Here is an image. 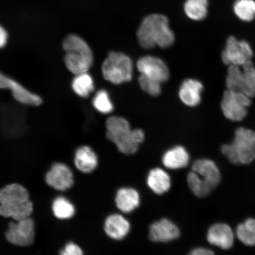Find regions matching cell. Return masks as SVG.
Returning a JSON list of instances; mask_svg holds the SVG:
<instances>
[{"label":"cell","instance_id":"603a6c76","mask_svg":"<svg viewBox=\"0 0 255 255\" xmlns=\"http://www.w3.org/2000/svg\"><path fill=\"white\" fill-rule=\"evenodd\" d=\"M29 200L27 190L20 184H8L0 190V204L20 203Z\"/></svg>","mask_w":255,"mask_h":255},{"label":"cell","instance_id":"836d02e7","mask_svg":"<svg viewBox=\"0 0 255 255\" xmlns=\"http://www.w3.org/2000/svg\"><path fill=\"white\" fill-rule=\"evenodd\" d=\"M8 33L5 28L0 25V49L4 48L7 43Z\"/></svg>","mask_w":255,"mask_h":255},{"label":"cell","instance_id":"8992f818","mask_svg":"<svg viewBox=\"0 0 255 255\" xmlns=\"http://www.w3.org/2000/svg\"><path fill=\"white\" fill-rule=\"evenodd\" d=\"M226 88L238 91L251 98L255 97V67L250 61L242 66H228L226 78Z\"/></svg>","mask_w":255,"mask_h":255},{"label":"cell","instance_id":"ffe728a7","mask_svg":"<svg viewBox=\"0 0 255 255\" xmlns=\"http://www.w3.org/2000/svg\"><path fill=\"white\" fill-rule=\"evenodd\" d=\"M33 212V205L30 200L20 203L0 204V215L11 218L14 221L30 218Z\"/></svg>","mask_w":255,"mask_h":255},{"label":"cell","instance_id":"5bb4252c","mask_svg":"<svg viewBox=\"0 0 255 255\" xmlns=\"http://www.w3.org/2000/svg\"><path fill=\"white\" fill-rule=\"evenodd\" d=\"M178 226L170 220L162 219L153 223L149 228V238L152 242L167 243L179 238Z\"/></svg>","mask_w":255,"mask_h":255},{"label":"cell","instance_id":"83f0119b","mask_svg":"<svg viewBox=\"0 0 255 255\" xmlns=\"http://www.w3.org/2000/svg\"><path fill=\"white\" fill-rule=\"evenodd\" d=\"M236 15L244 21H251L255 18V0H237L234 5Z\"/></svg>","mask_w":255,"mask_h":255},{"label":"cell","instance_id":"d4e9b609","mask_svg":"<svg viewBox=\"0 0 255 255\" xmlns=\"http://www.w3.org/2000/svg\"><path fill=\"white\" fill-rule=\"evenodd\" d=\"M208 0H186L184 11L187 17L193 21H201L208 13Z\"/></svg>","mask_w":255,"mask_h":255},{"label":"cell","instance_id":"7402d4cb","mask_svg":"<svg viewBox=\"0 0 255 255\" xmlns=\"http://www.w3.org/2000/svg\"><path fill=\"white\" fill-rule=\"evenodd\" d=\"M146 183L153 192L161 195L170 190L171 180L166 171L160 168H155L149 171Z\"/></svg>","mask_w":255,"mask_h":255},{"label":"cell","instance_id":"f546056e","mask_svg":"<svg viewBox=\"0 0 255 255\" xmlns=\"http://www.w3.org/2000/svg\"><path fill=\"white\" fill-rule=\"evenodd\" d=\"M92 103L95 109L101 114H108L114 110V105L110 95L105 90L99 91L95 94Z\"/></svg>","mask_w":255,"mask_h":255},{"label":"cell","instance_id":"484cf974","mask_svg":"<svg viewBox=\"0 0 255 255\" xmlns=\"http://www.w3.org/2000/svg\"><path fill=\"white\" fill-rule=\"evenodd\" d=\"M52 212L57 219L68 220L75 215V207L68 199L59 196L53 202Z\"/></svg>","mask_w":255,"mask_h":255},{"label":"cell","instance_id":"ba28073f","mask_svg":"<svg viewBox=\"0 0 255 255\" xmlns=\"http://www.w3.org/2000/svg\"><path fill=\"white\" fill-rule=\"evenodd\" d=\"M254 55L253 49L248 41L239 40L234 36L229 37L222 53V59L226 66H242L251 60Z\"/></svg>","mask_w":255,"mask_h":255},{"label":"cell","instance_id":"7a4b0ae2","mask_svg":"<svg viewBox=\"0 0 255 255\" xmlns=\"http://www.w3.org/2000/svg\"><path fill=\"white\" fill-rule=\"evenodd\" d=\"M107 137L124 154H134L145 138L144 132L139 129H132L123 117L114 116L106 121Z\"/></svg>","mask_w":255,"mask_h":255},{"label":"cell","instance_id":"277c9868","mask_svg":"<svg viewBox=\"0 0 255 255\" xmlns=\"http://www.w3.org/2000/svg\"><path fill=\"white\" fill-rule=\"evenodd\" d=\"M222 154L234 164H248L255 160V131L239 127L231 143L223 145Z\"/></svg>","mask_w":255,"mask_h":255},{"label":"cell","instance_id":"d6986e66","mask_svg":"<svg viewBox=\"0 0 255 255\" xmlns=\"http://www.w3.org/2000/svg\"><path fill=\"white\" fill-rule=\"evenodd\" d=\"M116 203L118 209L125 213H131L140 205L138 191L131 187H123L117 191Z\"/></svg>","mask_w":255,"mask_h":255},{"label":"cell","instance_id":"4dcf8cb0","mask_svg":"<svg viewBox=\"0 0 255 255\" xmlns=\"http://www.w3.org/2000/svg\"><path fill=\"white\" fill-rule=\"evenodd\" d=\"M140 87L142 90L151 96L157 97L161 93V83L145 76L140 75L138 78Z\"/></svg>","mask_w":255,"mask_h":255},{"label":"cell","instance_id":"7c38bea8","mask_svg":"<svg viewBox=\"0 0 255 255\" xmlns=\"http://www.w3.org/2000/svg\"><path fill=\"white\" fill-rule=\"evenodd\" d=\"M48 185L58 191H66L73 186L74 178L71 168L62 162H56L46 175Z\"/></svg>","mask_w":255,"mask_h":255},{"label":"cell","instance_id":"e0dca14e","mask_svg":"<svg viewBox=\"0 0 255 255\" xmlns=\"http://www.w3.org/2000/svg\"><path fill=\"white\" fill-rule=\"evenodd\" d=\"M203 90V85L198 80L188 79L185 80L181 85L179 97L187 106L196 107L202 100L201 94Z\"/></svg>","mask_w":255,"mask_h":255},{"label":"cell","instance_id":"d6a6232c","mask_svg":"<svg viewBox=\"0 0 255 255\" xmlns=\"http://www.w3.org/2000/svg\"><path fill=\"white\" fill-rule=\"evenodd\" d=\"M187 255H215V254L209 249L200 247L194 249Z\"/></svg>","mask_w":255,"mask_h":255},{"label":"cell","instance_id":"9a60e30c","mask_svg":"<svg viewBox=\"0 0 255 255\" xmlns=\"http://www.w3.org/2000/svg\"><path fill=\"white\" fill-rule=\"evenodd\" d=\"M207 240L214 246L228 250L234 245V235L230 226L226 223H216L207 231Z\"/></svg>","mask_w":255,"mask_h":255},{"label":"cell","instance_id":"9c48e42d","mask_svg":"<svg viewBox=\"0 0 255 255\" xmlns=\"http://www.w3.org/2000/svg\"><path fill=\"white\" fill-rule=\"evenodd\" d=\"M35 237L34 222L30 218L9 223L5 238L12 245L27 247L33 243Z\"/></svg>","mask_w":255,"mask_h":255},{"label":"cell","instance_id":"30bf717a","mask_svg":"<svg viewBox=\"0 0 255 255\" xmlns=\"http://www.w3.org/2000/svg\"><path fill=\"white\" fill-rule=\"evenodd\" d=\"M1 89L10 91L12 97L18 103L31 107H39L42 104V99L39 95L28 90L20 83L0 71V90Z\"/></svg>","mask_w":255,"mask_h":255},{"label":"cell","instance_id":"f1b7e54d","mask_svg":"<svg viewBox=\"0 0 255 255\" xmlns=\"http://www.w3.org/2000/svg\"><path fill=\"white\" fill-rule=\"evenodd\" d=\"M187 181L192 193L200 198L208 196L213 191L207 184L201 180L198 175L192 170L188 174Z\"/></svg>","mask_w":255,"mask_h":255},{"label":"cell","instance_id":"44dd1931","mask_svg":"<svg viewBox=\"0 0 255 255\" xmlns=\"http://www.w3.org/2000/svg\"><path fill=\"white\" fill-rule=\"evenodd\" d=\"M190 161V155L182 146H176L164 153L162 158V164L170 170L186 167Z\"/></svg>","mask_w":255,"mask_h":255},{"label":"cell","instance_id":"1f68e13d","mask_svg":"<svg viewBox=\"0 0 255 255\" xmlns=\"http://www.w3.org/2000/svg\"><path fill=\"white\" fill-rule=\"evenodd\" d=\"M59 255H84L82 249L73 242L67 244Z\"/></svg>","mask_w":255,"mask_h":255},{"label":"cell","instance_id":"5b68a950","mask_svg":"<svg viewBox=\"0 0 255 255\" xmlns=\"http://www.w3.org/2000/svg\"><path fill=\"white\" fill-rule=\"evenodd\" d=\"M102 73L104 78L113 84L129 82L133 76L132 60L126 54L112 52L102 65Z\"/></svg>","mask_w":255,"mask_h":255},{"label":"cell","instance_id":"4316f807","mask_svg":"<svg viewBox=\"0 0 255 255\" xmlns=\"http://www.w3.org/2000/svg\"><path fill=\"white\" fill-rule=\"evenodd\" d=\"M237 235L239 240L247 246H255V219L249 218L239 224Z\"/></svg>","mask_w":255,"mask_h":255},{"label":"cell","instance_id":"8fae6325","mask_svg":"<svg viewBox=\"0 0 255 255\" xmlns=\"http://www.w3.org/2000/svg\"><path fill=\"white\" fill-rule=\"evenodd\" d=\"M137 68L141 75L160 83L167 81L170 76L166 64L163 60L155 56L141 57L137 62Z\"/></svg>","mask_w":255,"mask_h":255},{"label":"cell","instance_id":"3957f363","mask_svg":"<svg viewBox=\"0 0 255 255\" xmlns=\"http://www.w3.org/2000/svg\"><path fill=\"white\" fill-rule=\"evenodd\" d=\"M65 51L64 63L73 75L88 72L94 62V54L84 39L76 34H70L63 41Z\"/></svg>","mask_w":255,"mask_h":255},{"label":"cell","instance_id":"6da1fadb","mask_svg":"<svg viewBox=\"0 0 255 255\" xmlns=\"http://www.w3.org/2000/svg\"><path fill=\"white\" fill-rule=\"evenodd\" d=\"M136 36L140 46L145 49L155 46L165 49L173 45L175 41L168 18L160 14H150L143 18Z\"/></svg>","mask_w":255,"mask_h":255},{"label":"cell","instance_id":"52a82bcc","mask_svg":"<svg viewBox=\"0 0 255 255\" xmlns=\"http://www.w3.org/2000/svg\"><path fill=\"white\" fill-rule=\"evenodd\" d=\"M251 104V98L248 96L227 89L223 95L221 109L226 119L239 122L247 117Z\"/></svg>","mask_w":255,"mask_h":255},{"label":"cell","instance_id":"ac0fdd59","mask_svg":"<svg viewBox=\"0 0 255 255\" xmlns=\"http://www.w3.org/2000/svg\"><path fill=\"white\" fill-rule=\"evenodd\" d=\"M74 163L82 173H91L98 167V156L90 146H80L75 152Z\"/></svg>","mask_w":255,"mask_h":255},{"label":"cell","instance_id":"4fadbf2b","mask_svg":"<svg viewBox=\"0 0 255 255\" xmlns=\"http://www.w3.org/2000/svg\"><path fill=\"white\" fill-rule=\"evenodd\" d=\"M198 175L200 179L212 190L218 186L221 180V174L218 165L211 159H197L192 165V170Z\"/></svg>","mask_w":255,"mask_h":255},{"label":"cell","instance_id":"2e32d148","mask_svg":"<svg viewBox=\"0 0 255 255\" xmlns=\"http://www.w3.org/2000/svg\"><path fill=\"white\" fill-rule=\"evenodd\" d=\"M130 225L123 215L113 214L107 217L104 223V230L108 237L121 241L128 235Z\"/></svg>","mask_w":255,"mask_h":255},{"label":"cell","instance_id":"cb8c5ba5","mask_svg":"<svg viewBox=\"0 0 255 255\" xmlns=\"http://www.w3.org/2000/svg\"><path fill=\"white\" fill-rule=\"evenodd\" d=\"M71 86L75 94L84 98L88 97L95 89L94 79L88 72L75 75Z\"/></svg>","mask_w":255,"mask_h":255}]
</instances>
